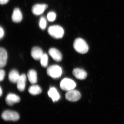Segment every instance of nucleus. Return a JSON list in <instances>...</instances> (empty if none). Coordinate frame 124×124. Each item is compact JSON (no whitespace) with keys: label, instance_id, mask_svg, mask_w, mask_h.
<instances>
[{"label":"nucleus","instance_id":"obj_1","mask_svg":"<svg viewBox=\"0 0 124 124\" xmlns=\"http://www.w3.org/2000/svg\"><path fill=\"white\" fill-rule=\"evenodd\" d=\"M73 48L77 53L81 54L87 53L89 50L88 44L84 40L81 38L76 39L73 44Z\"/></svg>","mask_w":124,"mask_h":124},{"label":"nucleus","instance_id":"obj_2","mask_svg":"<svg viewBox=\"0 0 124 124\" xmlns=\"http://www.w3.org/2000/svg\"><path fill=\"white\" fill-rule=\"evenodd\" d=\"M48 31L50 35L55 39L62 38L64 34L63 28L59 25H54L49 27Z\"/></svg>","mask_w":124,"mask_h":124},{"label":"nucleus","instance_id":"obj_3","mask_svg":"<svg viewBox=\"0 0 124 124\" xmlns=\"http://www.w3.org/2000/svg\"><path fill=\"white\" fill-rule=\"evenodd\" d=\"M47 73L48 75L54 79H58L62 76V68L57 65H51L47 69Z\"/></svg>","mask_w":124,"mask_h":124},{"label":"nucleus","instance_id":"obj_4","mask_svg":"<svg viewBox=\"0 0 124 124\" xmlns=\"http://www.w3.org/2000/svg\"><path fill=\"white\" fill-rule=\"evenodd\" d=\"M76 86V83L71 79L65 78L60 83V87L62 90L68 91L74 89Z\"/></svg>","mask_w":124,"mask_h":124},{"label":"nucleus","instance_id":"obj_5","mask_svg":"<svg viewBox=\"0 0 124 124\" xmlns=\"http://www.w3.org/2000/svg\"><path fill=\"white\" fill-rule=\"evenodd\" d=\"M1 117L5 120L16 121L19 119V116L16 112L6 110L2 113Z\"/></svg>","mask_w":124,"mask_h":124},{"label":"nucleus","instance_id":"obj_6","mask_svg":"<svg viewBox=\"0 0 124 124\" xmlns=\"http://www.w3.org/2000/svg\"><path fill=\"white\" fill-rule=\"evenodd\" d=\"M81 97L80 93L76 90L73 89L66 93V99L71 102H76L79 100Z\"/></svg>","mask_w":124,"mask_h":124},{"label":"nucleus","instance_id":"obj_7","mask_svg":"<svg viewBox=\"0 0 124 124\" xmlns=\"http://www.w3.org/2000/svg\"><path fill=\"white\" fill-rule=\"evenodd\" d=\"M5 101L8 105L12 106L15 103L20 102V98L19 96L15 94L10 93L7 95Z\"/></svg>","mask_w":124,"mask_h":124},{"label":"nucleus","instance_id":"obj_8","mask_svg":"<svg viewBox=\"0 0 124 124\" xmlns=\"http://www.w3.org/2000/svg\"><path fill=\"white\" fill-rule=\"evenodd\" d=\"M49 54L54 61L57 62H61L62 59V54L57 49L51 48L49 50Z\"/></svg>","mask_w":124,"mask_h":124},{"label":"nucleus","instance_id":"obj_9","mask_svg":"<svg viewBox=\"0 0 124 124\" xmlns=\"http://www.w3.org/2000/svg\"><path fill=\"white\" fill-rule=\"evenodd\" d=\"M47 7V5L45 4H36L32 7V11L35 15H40L44 12Z\"/></svg>","mask_w":124,"mask_h":124},{"label":"nucleus","instance_id":"obj_10","mask_svg":"<svg viewBox=\"0 0 124 124\" xmlns=\"http://www.w3.org/2000/svg\"><path fill=\"white\" fill-rule=\"evenodd\" d=\"M72 74L77 78L79 80L85 79L87 77V73L84 69L76 68L73 69Z\"/></svg>","mask_w":124,"mask_h":124},{"label":"nucleus","instance_id":"obj_11","mask_svg":"<svg viewBox=\"0 0 124 124\" xmlns=\"http://www.w3.org/2000/svg\"><path fill=\"white\" fill-rule=\"evenodd\" d=\"M44 54L42 49L38 46L33 47L31 50V55L35 60H40Z\"/></svg>","mask_w":124,"mask_h":124},{"label":"nucleus","instance_id":"obj_12","mask_svg":"<svg viewBox=\"0 0 124 124\" xmlns=\"http://www.w3.org/2000/svg\"><path fill=\"white\" fill-rule=\"evenodd\" d=\"M26 76L25 74H23L20 75L17 82V88L19 91L20 92L24 91L26 87Z\"/></svg>","mask_w":124,"mask_h":124},{"label":"nucleus","instance_id":"obj_13","mask_svg":"<svg viewBox=\"0 0 124 124\" xmlns=\"http://www.w3.org/2000/svg\"><path fill=\"white\" fill-rule=\"evenodd\" d=\"M48 94L49 97L51 98L54 102L57 101L60 99V94L54 87H52L50 88L48 91Z\"/></svg>","mask_w":124,"mask_h":124},{"label":"nucleus","instance_id":"obj_14","mask_svg":"<svg viewBox=\"0 0 124 124\" xmlns=\"http://www.w3.org/2000/svg\"><path fill=\"white\" fill-rule=\"evenodd\" d=\"M7 51L4 48H1L0 49V67H4L7 63Z\"/></svg>","mask_w":124,"mask_h":124},{"label":"nucleus","instance_id":"obj_15","mask_svg":"<svg viewBox=\"0 0 124 124\" xmlns=\"http://www.w3.org/2000/svg\"><path fill=\"white\" fill-rule=\"evenodd\" d=\"M23 19V16L20 10L18 8H16L14 10L12 15V19L15 23L20 22Z\"/></svg>","mask_w":124,"mask_h":124},{"label":"nucleus","instance_id":"obj_16","mask_svg":"<svg viewBox=\"0 0 124 124\" xmlns=\"http://www.w3.org/2000/svg\"><path fill=\"white\" fill-rule=\"evenodd\" d=\"M20 76L17 70L14 69L10 71L9 73V79L12 83H17Z\"/></svg>","mask_w":124,"mask_h":124},{"label":"nucleus","instance_id":"obj_17","mask_svg":"<svg viewBox=\"0 0 124 124\" xmlns=\"http://www.w3.org/2000/svg\"><path fill=\"white\" fill-rule=\"evenodd\" d=\"M27 76L31 84H34L37 82V73L35 70L33 69L30 70L28 73Z\"/></svg>","mask_w":124,"mask_h":124},{"label":"nucleus","instance_id":"obj_18","mask_svg":"<svg viewBox=\"0 0 124 124\" xmlns=\"http://www.w3.org/2000/svg\"><path fill=\"white\" fill-rule=\"evenodd\" d=\"M28 91L31 95H36L42 93V89L39 85H33L29 87Z\"/></svg>","mask_w":124,"mask_h":124},{"label":"nucleus","instance_id":"obj_19","mask_svg":"<svg viewBox=\"0 0 124 124\" xmlns=\"http://www.w3.org/2000/svg\"><path fill=\"white\" fill-rule=\"evenodd\" d=\"M40 63L43 67H46L48 64V57L46 54H44L40 59Z\"/></svg>","mask_w":124,"mask_h":124},{"label":"nucleus","instance_id":"obj_20","mask_svg":"<svg viewBox=\"0 0 124 124\" xmlns=\"http://www.w3.org/2000/svg\"><path fill=\"white\" fill-rule=\"evenodd\" d=\"M39 25L40 27L42 30H44L46 28V22L45 18L44 17L40 18V19Z\"/></svg>","mask_w":124,"mask_h":124},{"label":"nucleus","instance_id":"obj_21","mask_svg":"<svg viewBox=\"0 0 124 124\" xmlns=\"http://www.w3.org/2000/svg\"><path fill=\"white\" fill-rule=\"evenodd\" d=\"M56 14L54 12H50L48 13L47 18L49 22H53L54 21L56 18Z\"/></svg>","mask_w":124,"mask_h":124},{"label":"nucleus","instance_id":"obj_22","mask_svg":"<svg viewBox=\"0 0 124 124\" xmlns=\"http://www.w3.org/2000/svg\"><path fill=\"white\" fill-rule=\"evenodd\" d=\"M5 76V71L3 69H1L0 70V81H2L4 80V78Z\"/></svg>","mask_w":124,"mask_h":124},{"label":"nucleus","instance_id":"obj_23","mask_svg":"<svg viewBox=\"0 0 124 124\" xmlns=\"http://www.w3.org/2000/svg\"><path fill=\"white\" fill-rule=\"evenodd\" d=\"M0 39H1L4 37V31L3 28H2L1 27L0 29Z\"/></svg>","mask_w":124,"mask_h":124},{"label":"nucleus","instance_id":"obj_24","mask_svg":"<svg viewBox=\"0 0 124 124\" xmlns=\"http://www.w3.org/2000/svg\"><path fill=\"white\" fill-rule=\"evenodd\" d=\"M9 0H0V2L1 5L6 4L8 1Z\"/></svg>","mask_w":124,"mask_h":124},{"label":"nucleus","instance_id":"obj_25","mask_svg":"<svg viewBox=\"0 0 124 124\" xmlns=\"http://www.w3.org/2000/svg\"><path fill=\"white\" fill-rule=\"evenodd\" d=\"M2 88H1V87H0V96H1V95H2Z\"/></svg>","mask_w":124,"mask_h":124}]
</instances>
